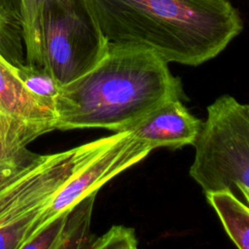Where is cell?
Returning a JSON list of instances; mask_svg holds the SVG:
<instances>
[{"label": "cell", "mask_w": 249, "mask_h": 249, "mask_svg": "<svg viewBox=\"0 0 249 249\" xmlns=\"http://www.w3.org/2000/svg\"><path fill=\"white\" fill-rule=\"evenodd\" d=\"M108 43L148 50L161 59L196 66L243 29L229 0H84Z\"/></svg>", "instance_id": "1"}, {"label": "cell", "mask_w": 249, "mask_h": 249, "mask_svg": "<svg viewBox=\"0 0 249 249\" xmlns=\"http://www.w3.org/2000/svg\"><path fill=\"white\" fill-rule=\"evenodd\" d=\"M182 92L180 80L160 56L143 48L108 43L90 71L61 87L54 104L55 129L125 131Z\"/></svg>", "instance_id": "2"}, {"label": "cell", "mask_w": 249, "mask_h": 249, "mask_svg": "<svg viewBox=\"0 0 249 249\" xmlns=\"http://www.w3.org/2000/svg\"><path fill=\"white\" fill-rule=\"evenodd\" d=\"M190 175L203 192L249 189V111L225 94L207 107Z\"/></svg>", "instance_id": "3"}, {"label": "cell", "mask_w": 249, "mask_h": 249, "mask_svg": "<svg viewBox=\"0 0 249 249\" xmlns=\"http://www.w3.org/2000/svg\"><path fill=\"white\" fill-rule=\"evenodd\" d=\"M124 133L118 131L63 152L34 155L0 181V228L33 220L78 167L115 144Z\"/></svg>", "instance_id": "4"}, {"label": "cell", "mask_w": 249, "mask_h": 249, "mask_svg": "<svg viewBox=\"0 0 249 249\" xmlns=\"http://www.w3.org/2000/svg\"><path fill=\"white\" fill-rule=\"evenodd\" d=\"M42 69L62 87L90 71L105 55L108 42L84 0L39 8Z\"/></svg>", "instance_id": "5"}, {"label": "cell", "mask_w": 249, "mask_h": 249, "mask_svg": "<svg viewBox=\"0 0 249 249\" xmlns=\"http://www.w3.org/2000/svg\"><path fill=\"white\" fill-rule=\"evenodd\" d=\"M153 148L127 131L115 144L78 167L54 196L32 220L22 246L55 219L67 214L83 198L109 180L146 158Z\"/></svg>", "instance_id": "6"}, {"label": "cell", "mask_w": 249, "mask_h": 249, "mask_svg": "<svg viewBox=\"0 0 249 249\" xmlns=\"http://www.w3.org/2000/svg\"><path fill=\"white\" fill-rule=\"evenodd\" d=\"M0 116L31 141L55 129L56 114L18 78L15 65L0 53Z\"/></svg>", "instance_id": "7"}, {"label": "cell", "mask_w": 249, "mask_h": 249, "mask_svg": "<svg viewBox=\"0 0 249 249\" xmlns=\"http://www.w3.org/2000/svg\"><path fill=\"white\" fill-rule=\"evenodd\" d=\"M201 124V120L192 115L180 98H172L160 104L125 131L148 143L153 150L160 147L176 149L193 145Z\"/></svg>", "instance_id": "8"}, {"label": "cell", "mask_w": 249, "mask_h": 249, "mask_svg": "<svg viewBox=\"0 0 249 249\" xmlns=\"http://www.w3.org/2000/svg\"><path fill=\"white\" fill-rule=\"evenodd\" d=\"M205 195L233 243L238 248L249 249V206L241 202L231 190Z\"/></svg>", "instance_id": "9"}, {"label": "cell", "mask_w": 249, "mask_h": 249, "mask_svg": "<svg viewBox=\"0 0 249 249\" xmlns=\"http://www.w3.org/2000/svg\"><path fill=\"white\" fill-rule=\"evenodd\" d=\"M96 194L86 196L64 215L53 249L90 248L94 237L89 233V224Z\"/></svg>", "instance_id": "10"}, {"label": "cell", "mask_w": 249, "mask_h": 249, "mask_svg": "<svg viewBox=\"0 0 249 249\" xmlns=\"http://www.w3.org/2000/svg\"><path fill=\"white\" fill-rule=\"evenodd\" d=\"M0 53L13 65L25 63L24 45L20 26L11 18L0 1Z\"/></svg>", "instance_id": "11"}, {"label": "cell", "mask_w": 249, "mask_h": 249, "mask_svg": "<svg viewBox=\"0 0 249 249\" xmlns=\"http://www.w3.org/2000/svg\"><path fill=\"white\" fill-rule=\"evenodd\" d=\"M15 71L24 86L34 95L54 109L55 99L59 94L61 86L49 72L41 68L29 66L26 63L19 67L15 66Z\"/></svg>", "instance_id": "12"}, {"label": "cell", "mask_w": 249, "mask_h": 249, "mask_svg": "<svg viewBox=\"0 0 249 249\" xmlns=\"http://www.w3.org/2000/svg\"><path fill=\"white\" fill-rule=\"evenodd\" d=\"M32 142L25 134L0 116V159L22 157L30 154L26 146Z\"/></svg>", "instance_id": "13"}, {"label": "cell", "mask_w": 249, "mask_h": 249, "mask_svg": "<svg viewBox=\"0 0 249 249\" xmlns=\"http://www.w3.org/2000/svg\"><path fill=\"white\" fill-rule=\"evenodd\" d=\"M137 239L134 231L123 226H113L103 235L94 237L90 248H135Z\"/></svg>", "instance_id": "14"}, {"label": "cell", "mask_w": 249, "mask_h": 249, "mask_svg": "<svg viewBox=\"0 0 249 249\" xmlns=\"http://www.w3.org/2000/svg\"><path fill=\"white\" fill-rule=\"evenodd\" d=\"M31 221L28 219L0 228V249H22Z\"/></svg>", "instance_id": "15"}, {"label": "cell", "mask_w": 249, "mask_h": 249, "mask_svg": "<svg viewBox=\"0 0 249 249\" xmlns=\"http://www.w3.org/2000/svg\"><path fill=\"white\" fill-rule=\"evenodd\" d=\"M34 155L35 154L30 153L22 157L0 159V181L16 172L19 167H21L24 163L31 160L34 157Z\"/></svg>", "instance_id": "16"}, {"label": "cell", "mask_w": 249, "mask_h": 249, "mask_svg": "<svg viewBox=\"0 0 249 249\" xmlns=\"http://www.w3.org/2000/svg\"><path fill=\"white\" fill-rule=\"evenodd\" d=\"M78 0H38V9L44 5H48V4H55L58 6H62V7H66V6H70L74 3H76Z\"/></svg>", "instance_id": "17"}, {"label": "cell", "mask_w": 249, "mask_h": 249, "mask_svg": "<svg viewBox=\"0 0 249 249\" xmlns=\"http://www.w3.org/2000/svg\"><path fill=\"white\" fill-rule=\"evenodd\" d=\"M239 190H240L241 194L243 195L244 198L246 199V201H247L248 204H249V189H246V188H239Z\"/></svg>", "instance_id": "18"}, {"label": "cell", "mask_w": 249, "mask_h": 249, "mask_svg": "<svg viewBox=\"0 0 249 249\" xmlns=\"http://www.w3.org/2000/svg\"><path fill=\"white\" fill-rule=\"evenodd\" d=\"M247 109H248V111H249V104H247Z\"/></svg>", "instance_id": "19"}]
</instances>
